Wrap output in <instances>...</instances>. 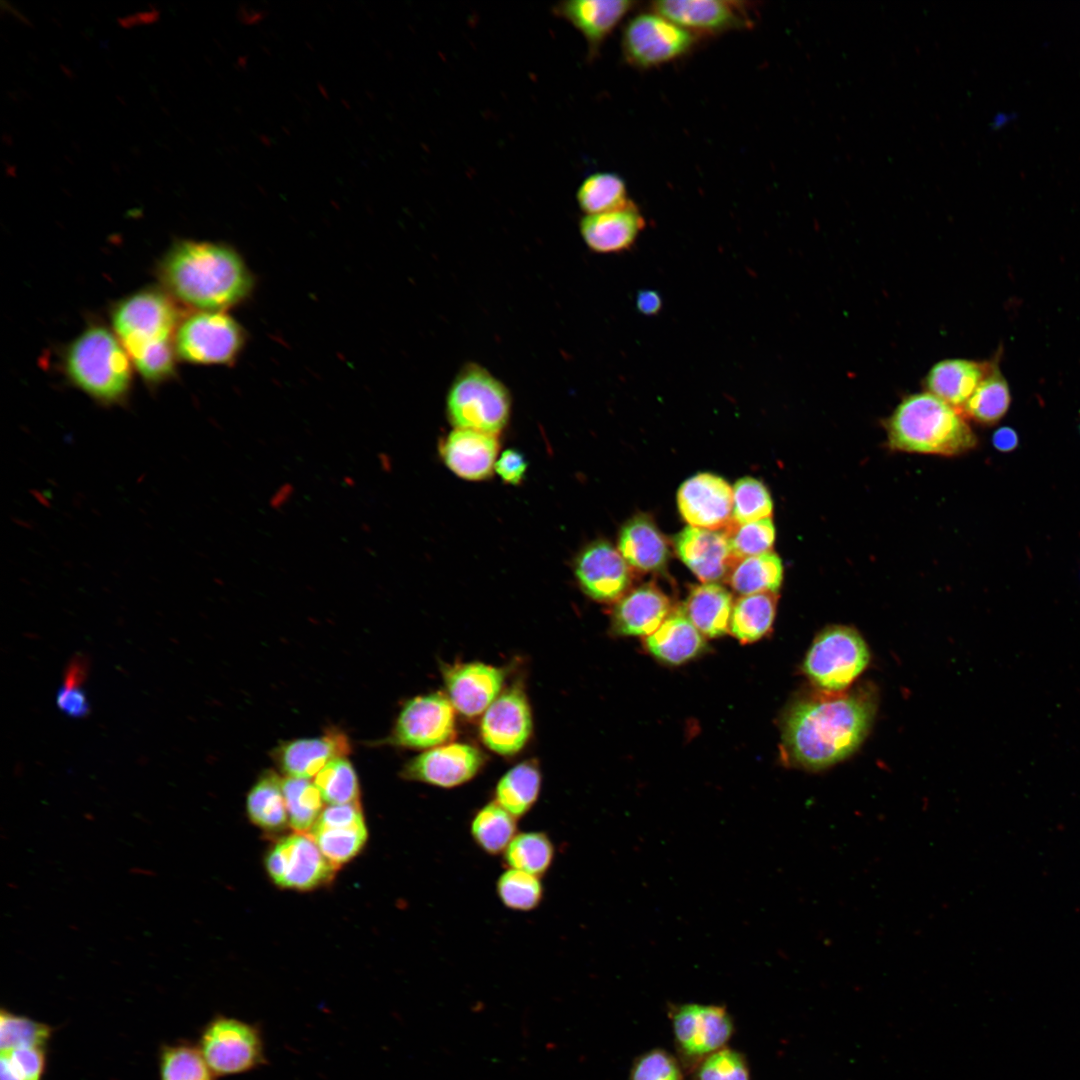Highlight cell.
Wrapping results in <instances>:
<instances>
[{
    "instance_id": "cell-14",
    "label": "cell",
    "mask_w": 1080,
    "mask_h": 1080,
    "mask_svg": "<svg viewBox=\"0 0 1080 1080\" xmlns=\"http://www.w3.org/2000/svg\"><path fill=\"white\" fill-rule=\"evenodd\" d=\"M455 734V709L441 693L417 696L405 703L395 722L391 742L407 748L431 749Z\"/></svg>"
},
{
    "instance_id": "cell-6",
    "label": "cell",
    "mask_w": 1080,
    "mask_h": 1080,
    "mask_svg": "<svg viewBox=\"0 0 1080 1080\" xmlns=\"http://www.w3.org/2000/svg\"><path fill=\"white\" fill-rule=\"evenodd\" d=\"M179 320L169 295L151 288L124 298L112 311L114 331L132 362L174 346Z\"/></svg>"
},
{
    "instance_id": "cell-42",
    "label": "cell",
    "mask_w": 1080,
    "mask_h": 1080,
    "mask_svg": "<svg viewBox=\"0 0 1080 1080\" xmlns=\"http://www.w3.org/2000/svg\"><path fill=\"white\" fill-rule=\"evenodd\" d=\"M314 784L329 805L359 803V782L351 762L339 757L328 762L315 776Z\"/></svg>"
},
{
    "instance_id": "cell-43",
    "label": "cell",
    "mask_w": 1080,
    "mask_h": 1080,
    "mask_svg": "<svg viewBox=\"0 0 1080 1080\" xmlns=\"http://www.w3.org/2000/svg\"><path fill=\"white\" fill-rule=\"evenodd\" d=\"M723 531L728 537L732 555L737 561L771 552L775 541V526L771 518L746 524H738L732 520Z\"/></svg>"
},
{
    "instance_id": "cell-9",
    "label": "cell",
    "mask_w": 1080,
    "mask_h": 1080,
    "mask_svg": "<svg viewBox=\"0 0 1080 1080\" xmlns=\"http://www.w3.org/2000/svg\"><path fill=\"white\" fill-rule=\"evenodd\" d=\"M868 648L857 631L832 626L813 641L803 663L809 680L824 692H842L869 663Z\"/></svg>"
},
{
    "instance_id": "cell-11",
    "label": "cell",
    "mask_w": 1080,
    "mask_h": 1080,
    "mask_svg": "<svg viewBox=\"0 0 1080 1080\" xmlns=\"http://www.w3.org/2000/svg\"><path fill=\"white\" fill-rule=\"evenodd\" d=\"M674 1042L684 1066L692 1068L725 1047L734 1033L727 1009L720 1005L684 1003L669 1008Z\"/></svg>"
},
{
    "instance_id": "cell-40",
    "label": "cell",
    "mask_w": 1080,
    "mask_h": 1080,
    "mask_svg": "<svg viewBox=\"0 0 1080 1080\" xmlns=\"http://www.w3.org/2000/svg\"><path fill=\"white\" fill-rule=\"evenodd\" d=\"M161 1080H214L199 1047L188 1042L167 1044L160 1051Z\"/></svg>"
},
{
    "instance_id": "cell-24",
    "label": "cell",
    "mask_w": 1080,
    "mask_h": 1080,
    "mask_svg": "<svg viewBox=\"0 0 1080 1080\" xmlns=\"http://www.w3.org/2000/svg\"><path fill=\"white\" fill-rule=\"evenodd\" d=\"M440 455L446 466L462 479H487L495 470L499 451L497 435L454 429L441 442Z\"/></svg>"
},
{
    "instance_id": "cell-19",
    "label": "cell",
    "mask_w": 1080,
    "mask_h": 1080,
    "mask_svg": "<svg viewBox=\"0 0 1080 1080\" xmlns=\"http://www.w3.org/2000/svg\"><path fill=\"white\" fill-rule=\"evenodd\" d=\"M308 834L336 868L345 864L361 851L368 839L360 803L329 805Z\"/></svg>"
},
{
    "instance_id": "cell-31",
    "label": "cell",
    "mask_w": 1080,
    "mask_h": 1080,
    "mask_svg": "<svg viewBox=\"0 0 1080 1080\" xmlns=\"http://www.w3.org/2000/svg\"><path fill=\"white\" fill-rule=\"evenodd\" d=\"M282 781L275 771L266 770L247 796L249 819L267 832L280 831L289 824Z\"/></svg>"
},
{
    "instance_id": "cell-36",
    "label": "cell",
    "mask_w": 1080,
    "mask_h": 1080,
    "mask_svg": "<svg viewBox=\"0 0 1080 1080\" xmlns=\"http://www.w3.org/2000/svg\"><path fill=\"white\" fill-rule=\"evenodd\" d=\"M517 820L495 801L489 802L473 815L469 825L470 835L485 854L499 856L518 833Z\"/></svg>"
},
{
    "instance_id": "cell-38",
    "label": "cell",
    "mask_w": 1080,
    "mask_h": 1080,
    "mask_svg": "<svg viewBox=\"0 0 1080 1080\" xmlns=\"http://www.w3.org/2000/svg\"><path fill=\"white\" fill-rule=\"evenodd\" d=\"M576 201L584 215L608 212L625 206L628 198L624 178L611 171H598L588 175L578 186Z\"/></svg>"
},
{
    "instance_id": "cell-21",
    "label": "cell",
    "mask_w": 1080,
    "mask_h": 1080,
    "mask_svg": "<svg viewBox=\"0 0 1080 1080\" xmlns=\"http://www.w3.org/2000/svg\"><path fill=\"white\" fill-rule=\"evenodd\" d=\"M447 697L466 717L483 714L501 694L503 670L482 662L446 666L442 670Z\"/></svg>"
},
{
    "instance_id": "cell-34",
    "label": "cell",
    "mask_w": 1080,
    "mask_h": 1080,
    "mask_svg": "<svg viewBox=\"0 0 1080 1080\" xmlns=\"http://www.w3.org/2000/svg\"><path fill=\"white\" fill-rule=\"evenodd\" d=\"M782 580V561L772 551L738 560L726 578L730 587L742 595L776 593Z\"/></svg>"
},
{
    "instance_id": "cell-16",
    "label": "cell",
    "mask_w": 1080,
    "mask_h": 1080,
    "mask_svg": "<svg viewBox=\"0 0 1080 1080\" xmlns=\"http://www.w3.org/2000/svg\"><path fill=\"white\" fill-rule=\"evenodd\" d=\"M532 715L527 698L519 688L502 692L482 714L480 736L491 751L511 756L528 742Z\"/></svg>"
},
{
    "instance_id": "cell-8",
    "label": "cell",
    "mask_w": 1080,
    "mask_h": 1080,
    "mask_svg": "<svg viewBox=\"0 0 1080 1080\" xmlns=\"http://www.w3.org/2000/svg\"><path fill=\"white\" fill-rule=\"evenodd\" d=\"M698 37L648 9L631 17L622 30L621 52L626 64L648 70L688 55Z\"/></svg>"
},
{
    "instance_id": "cell-32",
    "label": "cell",
    "mask_w": 1080,
    "mask_h": 1080,
    "mask_svg": "<svg viewBox=\"0 0 1080 1080\" xmlns=\"http://www.w3.org/2000/svg\"><path fill=\"white\" fill-rule=\"evenodd\" d=\"M541 788V773L534 762L524 761L510 768L499 779L494 801L519 819L535 805Z\"/></svg>"
},
{
    "instance_id": "cell-50",
    "label": "cell",
    "mask_w": 1080,
    "mask_h": 1080,
    "mask_svg": "<svg viewBox=\"0 0 1080 1080\" xmlns=\"http://www.w3.org/2000/svg\"><path fill=\"white\" fill-rule=\"evenodd\" d=\"M527 462L524 456L516 450H505L495 464V471L506 483L519 484L526 472Z\"/></svg>"
},
{
    "instance_id": "cell-37",
    "label": "cell",
    "mask_w": 1080,
    "mask_h": 1080,
    "mask_svg": "<svg viewBox=\"0 0 1080 1080\" xmlns=\"http://www.w3.org/2000/svg\"><path fill=\"white\" fill-rule=\"evenodd\" d=\"M554 857L555 846L543 831L517 833L502 854L505 868L524 871L541 878L551 868Z\"/></svg>"
},
{
    "instance_id": "cell-48",
    "label": "cell",
    "mask_w": 1080,
    "mask_h": 1080,
    "mask_svg": "<svg viewBox=\"0 0 1080 1080\" xmlns=\"http://www.w3.org/2000/svg\"><path fill=\"white\" fill-rule=\"evenodd\" d=\"M681 1064L668 1051L654 1048L633 1062L629 1080H683Z\"/></svg>"
},
{
    "instance_id": "cell-30",
    "label": "cell",
    "mask_w": 1080,
    "mask_h": 1080,
    "mask_svg": "<svg viewBox=\"0 0 1080 1080\" xmlns=\"http://www.w3.org/2000/svg\"><path fill=\"white\" fill-rule=\"evenodd\" d=\"M733 605L725 587L703 583L692 588L681 609L702 635L716 638L728 632Z\"/></svg>"
},
{
    "instance_id": "cell-25",
    "label": "cell",
    "mask_w": 1080,
    "mask_h": 1080,
    "mask_svg": "<svg viewBox=\"0 0 1080 1080\" xmlns=\"http://www.w3.org/2000/svg\"><path fill=\"white\" fill-rule=\"evenodd\" d=\"M350 750L347 736L330 730L320 737L283 743L273 751V758L288 777L310 779L328 762L345 757Z\"/></svg>"
},
{
    "instance_id": "cell-55",
    "label": "cell",
    "mask_w": 1080,
    "mask_h": 1080,
    "mask_svg": "<svg viewBox=\"0 0 1080 1080\" xmlns=\"http://www.w3.org/2000/svg\"><path fill=\"white\" fill-rule=\"evenodd\" d=\"M1013 118H1014V115L1011 114V113H1008V114L1003 113V112L998 113L993 118L992 127L993 128H999V127L1003 126L1004 124H1006L1010 119H1013Z\"/></svg>"
},
{
    "instance_id": "cell-15",
    "label": "cell",
    "mask_w": 1080,
    "mask_h": 1080,
    "mask_svg": "<svg viewBox=\"0 0 1080 1080\" xmlns=\"http://www.w3.org/2000/svg\"><path fill=\"white\" fill-rule=\"evenodd\" d=\"M485 763L484 754L467 743H446L407 762L401 777L440 788H454L472 780Z\"/></svg>"
},
{
    "instance_id": "cell-17",
    "label": "cell",
    "mask_w": 1080,
    "mask_h": 1080,
    "mask_svg": "<svg viewBox=\"0 0 1080 1080\" xmlns=\"http://www.w3.org/2000/svg\"><path fill=\"white\" fill-rule=\"evenodd\" d=\"M575 576L582 591L598 602L620 600L631 584V572L620 552L609 542L589 544L577 556Z\"/></svg>"
},
{
    "instance_id": "cell-58",
    "label": "cell",
    "mask_w": 1080,
    "mask_h": 1080,
    "mask_svg": "<svg viewBox=\"0 0 1080 1080\" xmlns=\"http://www.w3.org/2000/svg\"><path fill=\"white\" fill-rule=\"evenodd\" d=\"M360 528H361L362 531H364L366 533L371 532V526L368 523H362Z\"/></svg>"
},
{
    "instance_id": "cell-49",
    "label": "cell",
    "mask_w": 1080,
    "mask_h": 1080,
    "mask_svg": "<svg viewBox=\"0 0 1080 1080\" xmlns=\"http://www.w3.org/2000/svg\"><path fill=\"white\" fill-rule=\"evenodd\" d=\"M58 708L71 718L85 717L90 711L88 698L79 687H61L56 696Z\"/></svg>"
},
{
    "instance_id": "cell-35",
    "label": "cell",
    "mask_w": 1080,
    "mask_h": 1080,
    "mask_svg": "<svg viewBox=\"0 0 1080 1080\" xmlns=\"http://www.w3.org/2000/svg\"><path fill=\"white\" fill-rule=\"evenodd\" d=\"M776 593L742 595L733 605L730 632L742 643H752L767 634L775 618Z\"/></svg>"
},
{
    "instance_id": "cell-18",
    "label": "cell",
    "mask_w": 1080,
    "mask_h": 1080,
    "mask_svg": "<svg viewBox=\"0 0 1080 1080\" xmlns=\"http://www.w3.org/2000/svg\"><path fill=\"white\" fill-rule=\"evenodd\" d=\"M677 503L692 527L724 530L733 520V489L714 474L700 473L686 480L678 490Z\"/></svg>"
},
{
    "instance_id": "cell-1",
    "label": "cell",
    "mask_w": 1080,
    "mask_h": 1080,
    "mask_svg": "<svg viewBox=\"0 0 1080 1080\" xmlns=\"http://www.w3.org/2000/svg\"><path fill=\"white\" fill-rule=\"evenodd\" d=\"M876 711L870 688L818 691L787 711L782 733L785 758L807 770H821L852 754L866 737Z\"/></svg>"
},
{
    "instance_id": "cell-44",
    "label": "cell",
    "mask_w": 1080,
    "mask_h": 1080,
    "mask_svg": "<svg viewBox=\"0 0 1080 1080\" xmlns=\"http://www.w3.org/2000/svg\"><path fill=\"white\" fill-rule=\"evenodd\" d=\"M772 511L771 496L762 482L751 477L736 482L733 488V521L746 524L771 518Z\"/></svg>"
},
{
    "instance_id": "cell-4",
    "label": "cell",
    "mask_w": 1080,
    "mask_h": 1080,
    "mask_svg": "<svg viewBox=\"0 0 1080 1080\" xmlns=\"http://www.w3.org/2000/svg\"><path fill=\"white\" fill-rule=\"evenodd\" d=\"M131 359L109 329L92 325L69 346L65 370L72 384L103 405L124 402L132 385Z\"/></svg>"
},
{
    "instance_id": "cell-29",
    "label": "cell",
    "mask_w": 1080,
    "mask_h": 1080,
    "mask_svg": "<svg viewBox=\"0 0 1080 1080\" xmlns=\"http://www.w3.org/2000/svg\"><path fill=\"white\" fill-rule=\"evenodd\" d=\"M645 646L661 662L679 665L700 654L705 648V639L682 609H677L655 632L645 637Z\"/></svg>"
},
{
    "instance_id": "cell-57",
    "label": "cell",
    "mask_w": 1080,
    "mask_h": 1080,
    "mask_svg": "<svg viewBox=\"0 0 1080 1080\" xmlns=\"http://www.w3.org/2000/svg\"><path fill=\"white\" fill-rule=\"evenodd\" d=\"M343 482L347 487H354L355 484H356L355 479L352 478L351 476H345L343 478Z\"/></svg>"
},
{
    "instance_id": "cell-2",
    "label": "cell",
    "mask_w": 1080,
    "mask_h": 1080,
    "mask_svg": "<svg viewBox=\"0 0 1080 1080\" xmlns=\"http://www.w3.org/2000/svg\"><path fill=\"white\" fill-rule=\"evenodd\" d=\"M158 273L168 294L199 311L238 306L255 288L245 260L222 243L178 241L163 257Z\"/></svg>"
},
{
    "instance_id": "cell-13",
    "label": "cell",
    "mask_w": 1080,
    "mask_h": 1080,
    "mask_svg": "<svg viewBox=\"0 0 1080 1080\" xmlns=\"http://www.w3.org/2000/svg\"><path fill=\"white\" fill-rule=\"evenodd\" d=\"M265 867L279 887L302 891L327 884L337 869L313 838L301 832L280 839L268 852Z\"/></svg>"
},
{
    "instance_id": "cell-45",
    "label": "cell",
    "mask_w": 1080,
    "mask_h": 1080,
    "mask_svg": "<svg viewBox=\"0 0 1080 1080\" xmlns=\"http://www.w3.org/2000/svg\"><path fill=\"white\" fill-rule=\"evenodd\" d=\"M51 1028L25 1016L13 1014L5 1009L0 1014V1048L6 1051L19 1047L45 1048Z\"/></svg>"
},
{
    "instance_id": "cell-20",
    "label": "cell",
    "mask_w": 1080,
    "mask_h": 1080,
    "mask_svg": "<svg viewBox=\"0 0 1080 1080\" xmlns=\"http://www.w3.org/2000/svg\"><path fill=\"white\" fill-rule=\"evenodd\" d=\"M638 3L631 0H570L552 7V14L573 26L584 38L586 58L593 62L616 27Z\"/></svg>"
},
{
    "instance_id": "cell-10",
    "label": "cell",
    "mask_w": 1080,
    "mask_h": 1080,
    "mask_svg": "<svg viewBox=\"0 0 1080 1080\" xmlns=\"http://www.w3.org/2000/svg\"><path fill=\"white\" fill-rule=\"evenodd\" d=\"M198 1047L215 1076L242 1074L265 1061L260 1031L233 1017H214L204 1027Z\"/></svg>"
},
{
    "instance_id": "cell-12",
    "label": "cell",
    "mask_w": 1080,
    "mask_h": 1080,
    "mask_svg": "<svg viewBox=\"0 0 1080 1080\" xmlns=\"http://www.w3.org/2000/svg\"><path fill=\"white\" fill-rule=\"evenodd\" d=\"M649 10L699 39L750 29L756 17L753 3L739 0H661L651 2Z\"/></svg>"
},
{
    "instance_id": "cell-33",
    "label": "cell",
    "mask_w": 1080,
    "mask_h": 1080,
    "mask_svg": "<svg viewBox=\"0 0 1080 1080\" xmlns=\"http://www.w3.org/2000/svg\"><path fill=\"white\" fill-rule=\"evenodd\" d=\"M1010 403L1009 385L998 366V359H995L987 375L960 411L966 419L982 425H992L1004 417Z\"/></svg>"
},
{
    "instance_id": "cell-59",
    "label": "cell",
    "mask_w": 1080,
    "mask_h": 1080,
    "mask_svg": "<svg viewBox=\"0 0 1080 1080\" xmlns=\"http://www.w3.org/2000/svg\"><path fill=\"white\" fill-rule=\"evenodd\" d=\"M1079 414H1080V411H1079ZM1079 432H1080V423H1079Z\"/></svg>"
},
{
    "instance_id": "cell-7",
    "label": "cell",
    "mask_w": 1080,
    "mask_h": 1080,
    "mask_svg": "<svg viewBox=\"0 0 1080 1080\" xmlns=\"http://www.w3.org/2000/svg\"><path fill=\"white\" fill-rule=\"evenodd\" d=\"M246 344V330L225 311L192 313L174 335L176 355L194 364L233 365Z\"/></svg>"
},
{
    "instance_id": "cell-26",
    "label": "cell",
    "mask_w": 1080,
    "mask_h": 1080,
    "mask_svg": "<svg viewBox=\"0 0 1080 1080\" xmlns=\"http://www.w3.org/2000/svg\"><path fill=\"white\" fill-rule=\"evenodd\" d=\"M671 613L669 598L654 584H644L617 601L612 613V630L622 636H648Z\"/></svg>"
},
{
    "instance_id": "cell-41",
    "label": "cell",
    "mask_w": 1080,
    "mask_h": 1080,
    "mask_svg": "<svg viewBox=\"0 0 1080 1080\" xmlns=\"http://www.w3.org/2000/svg\"><path fill=\"white\" fill-rule=\"evenodd\" d=\"M496 894L508 909L529 912L536 909L544 897L541 877L506 868L497 878Z\"/></svg>"
},
{
    "instance_id": "cell-54",
    "label": "cell",
    "mask_w": 1080,
    "mask_h": 1080,
    "mask_svg": "<svg viewBox=\"0 0 1080 1080\" xmlns=\"http://www.w3.org/2000/svg\"><path fill=\"white\" fill-rule=\"evenodd\" d=\"M86 665L81 659L74 660L67 669L64 686L78 687L86 674Z\"/></svg>"
},
{
    "instance_id": "cell-53",
    "label": "cell",
    "mask_w": 1080,
    "mask_h": 1080,
    "mask_svg": "<svg viewBox=\"0 0 1080 1080\" xmlns=\"http://www.w3.org/2000/svg\"><path fill=\"white\" fill-rule=\"evenodd\" d=\"M295 488L290 482L281 484L269 498V506L281 510L292 498Z\"/></svg>"
},
{
    "instance_id": "cell-47",
    "label": "cell",
    "mask_w": 1080,
    "mask_h": 1080,
    "mask_svg": "<svg viewBox=\"0 0 1080 1080\" xmlns=\"http://www.w3.org/2000/svg\"><path fill=\"white\" fill-rule=\"evenodd\" d=\"M45 1048L19 1047L1 1051L0 1080H41Z\"/></svg>"
},
{
    "instance_id": "cell-5",
    "label": "cell",
    "mask_w": 1080,
    "mask_h": 1080,
    "mask_svg": "<svg viewBox=\"0 0 1080 1080\" xmlns=\"http://www.w3.org/2000/svg\"><path fill=\"white\" fill-rule=\"evenodd\" d=\"M446 412L456 429L497 435L509 421L511 395L504 383L486 368L469 362L451 382Z\"/></svg>"
},
{
    "instance_id": "cell-39",
    "label": "cell",
    "mask_w": 1080,
    "mask_h": 1080,
    "mask_svg": "<svg viewBox=\"0 0 1080 1080\" xmlns=\"http://www.w3.org/2000/svg\"><path fill=\"white\" fill-rule=\"evenodd\" d=\"M282 789L289 825L295 832L308 833L323 810L318 788L309 779L286 777Z\"/></svg>"
},
{
    "instance_id": "cell-28",
    "label": "cell",
    "mask_w": 1080,
    "mask_h": 1080,
    "mask_svg": "<svg viewBox=\"0 0 1080 1080\" xmlns=\"http://www.w3.org/2000/svg\"><path fill=\"white\" fill-rule=\"evenodd\" d=\"M618 551L629 566L641 572L662 570L670 552L665 538L646 514H637L624 524Z\"/></svg>"
},
{
    "instance_id": "cell-23",
    "label": "cell",
    "mask_w": 1080,
    "mask_h": 1080,
    "mask_svg": "<svg viewBox=\"0 0 1080 1080\" xmlns=\"http://www.w3.org/2000/svg\"><path fill=\"white\" fill-rule=\"evenodd\" d=\"M675 549L685 565L704 583L726 580L737 562L723 530L686 527L676 536Z\"/></svg>"
},
{
    "instance_id": "cell-27",
    "label": "cell",
    "mask_w": 1080,
    "mask_h": 1080,
    "mask_svg": "<svg viewBox=\"0 0 1080 1080\" xmlns=\"http://www.w3.org/2000/svg\"><path fill=\"white\" fill-rule=\"evenodd\" d=\"M992 361L945 359L924 379L926 392L960 410L990 370Z\"/></svg>"
},
{
    "instance_id": "cell-51",
    "label": "cell",
    "mask_w": 1080,
    "mask_h": 1080,
    "mask_svg": "<svg viewBox=\"0 0 1080 1080\" xmlns=\"http://www.w3.org/2000/svg\"><path fill=\"white\" fill-rule=\"evenodd\" d=\"M635 305L639 313L652 316L661 311L662 299L654 290H641L636 295Z\"/></svg>"
},
{
    "instance_id": "cell-3",
    "label": "cell",
    "mask_w": 1080,
    "mask_h": 1080,
    "mask_svg": "<svg viewBox=\"0 0 1080 1080\" xmlns=\"http://www.w3.org/2000/svg\"><path fill=\"white\" fill-rule=\"evenodd\" d=\"M884 426L896 451L957 456L978 443L962 412L926 391L903 398Z\"/></svg>"
},
{
    "instance_id": "cell-56",
    "label": "cell",
    "mask_w": 1080,
    "mask_h": 1080,
    "mask_svg": "<svg viewBox=\"0 0 1080 1080\" xmlns=\"http://www.w3.org/2000/svg\"><path fill=\"white\" fill-rule=\"evenodd\" d=\"M378 460H379V463H380V466H381L382 470L389 471V469H390L389 456L386 453H379L378 454Z\"/></svg>"
},
{
    "instance_id": "cell-22",
    "label": "cell",
    "mask_w": 1080,
    "mask_h": 1080,
    "mask_svg": "<svg viewBox=\"0 0 1080 1080\" xmlns=\"http://www.w3.org/2000/svg\"><path fill=\"white\" fill-rule=\"evenodd\" d=\"M645 226L639 207L630 200L615 210L584 215L579 221V232L592 252L615 254L630 250Z\"/></svg>"
},
{
    "instance_id": "cell-46",
    "label": "cell",
    "mask_w": 1080,
    "mask_h": 1080,
    "mask_svg": "<svg viewBox=\"0 0 1080 1080\" xmlns=\"http://www.w3.org/2000/svg\"><path fill=\"white\" fill-rule=\"evenodd\" d=\"M693 1080H750L746 1057L723 1047L703 1058L693 1067Z\"/></svg>"
},
{
    "instance_id": "cell-52",
    "label": "cell",
    "mask_w": 1080,
    "mask_h": 1080,
    "mask_svg": "<svg viewBox=\"0 0 1080 1080\" xmlns=\"http://www.w3.org/2000/svg\"><path fill=\"white\" fill-rule=\"evenodd\" d=\"M992 444L998 451L1008 453L1019 446V436L1013 428L1003 426L994 432Z\"/></svg>"
}]
</instances>
